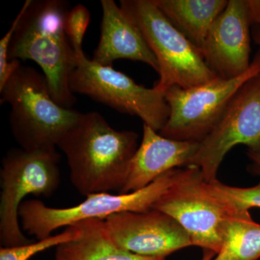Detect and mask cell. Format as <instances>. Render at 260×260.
<instances>
[{
  "label": "cell",
  "mask_w": 260,
  "mask_h": 260,
  "mask_svg": "<svg viewBox=\"0 0 260 260\" xmlns=\"http://www.w3.org/2000/svg\"><path fill=\"white\" fill-rule=\"evenodd\" d=\"M138 138L135 132L114 129L99 112L81 113L57 148L66 156L70 180L80 194L119 193L139 147Z\"/></svg>",
  "instance_id": "obj_1"
},
{
  "label": "cell",
  "mask_w": 260,
  "mask_h": 260,
  "mask_svg": "<svg viewBox=\"0 0 260 260\" xmlns=\"http://www.w3.org/2000/svg\"><path fill=\"white\" fill-rule=\"evenodd\" d=\"M22 8L23 15L8 49V61H35L47 78L54 102L73 109L76 98L70 90V78L76 68L78 54L65 32L69 3L26 0Z\"/></svg>",
  "instance_id": "obj_2"
},
{
  "label": "cell",
  "mask_w": 260,
  "mask_h": 260,
  "mask_svg": "<svg viewBox=\"0 0 260 260\" xmlns=\"http://www.w3.org/2000/svg\"><path fill=\"white\" fill-rule=\"evenodd\" d=\"M1 104L11 107L9 122L20 148L56 150L58 143L82 112L54 102L44 73L20 65L0 90Z\"/></svg>",
  "instance_id": "obj_3"
},
{
  "label": "cell",
  "mask_w": 260,
  "mask_h": 260,
  "mask_svg": "<svg viewBox=\"0 0 260 260\" xmlns=\"http://www.w3.org/2000/svg\"><path fill=\"white\" fill-rule=\"evenodd\" d=\"M217 180V179H216ZM216 180L205 181L199 168L179 169L174 184L154 205L185 229L192 246L218 254L223 246L225 227L231 218L242 214Z\"/></svg>",
  "instance_id": "obj_4"
},
{
  "label": "cell",
  "mask_w": 260,
  "mask_h": 260,
  "mask_svg": "<svg viewBox=\"0 0 260 260\" xmlns=\"http://www.w3.org/2000/svg\"><path fill=\"white\" fill-rule=\"evenodd\" d=\"M119 6L140 29L159 65L153 88L165 93L174 86L189 88L218 78L200 49L162 14L153 0H121Z\"/></svg>",
  "instance_id": "obj_5"
},
{
  "label": "cell",
  "mask_w": 260,
  "mask_h": 260,
  "mask_svg": "<svg viewBox=\"0 0 260 260\" xmlns=\"http://www.w3.org/2000/svg\"><path fill=\"white\" fill-rule=\"evenodd\" d=\"M57 150L10 149L2 160L0 243L2 247L26 245L19 221V208L28 194L50 197L60 184Z\"/></svg>",
  "instance_id": "obj_6"
},
{
  "label": "cell",
  "mask_w": 260,
  "mask_h": 260,
  "mask_svg": "<svg viewBox=\"0 0 260 260\" xmlns=\"http://www.w3.org/2000/svg\"><path fill=\"white\" fill-rule=\"evenodd\" d=\"M179 169H172L143 189L128 194L88 195L83 203L71 208H53L39 200H25L19 208V218L23 230L40 241L51 237L59 228L87 219L105 220L122 212L149 211L174 184Z\"/></svg>",
  "instance_id": "obj_7"
},
{
  "label": "cell",
  "mask_w": 260,
  "mask_h": 260,
  "mask_svg": "<svg viewBox=\"0 0 260 260\" xmlns=\"http://www.w3.org/2000/svg\"><path fill=\"white\" fill-rule=\"evenodd\" d=\"M77 54L76 68L70 78L73 93L86 95L118 112L138 116L155 131L162 129L170 113L164 93L138 85L112 67L90 60L83 51Z\"/></svg>",
  "instance_id": "obj_8"
},
{
  "label": "cell",
  "mask_w": 260,
  "mask_h": 260,
  "mask_svg": "<svg viewBox=\"0 0 260 260\" xmlns=\"http://www.w3.org/2000/svg\"><path fill=\"white\" fill-rule=\"evenodd\" d=\"M260 73V49L245 74L234 79L217 78L189 88L166 90L169 119L159 134L169 139L200 143L209 135L239 88Z\"/></svg>",
  "instance_id": "obj_9"
},
{
  "label": "cell",
  "mask_w": 260,
  "mask_h": 260,
  "mask_svg": "<svg viewBox=\"0 0 260 260\" xmlns=\"http://www.w3.org/2000/svg\"><path fill=\"white\" fill-rule=\"evenodd\" d=\"M237 145L260 150V73L247 80L232 98L216 125L199 143L187 167L199 168L208 182L216 180L224 157Z\"/></svg>",
  "instance_id": "obj_10"
},
{
  "label": "cell",
  "mask_w": 260,
  "mask_h": 260,
  "mask_svg": "<svg viewBox=\"0 0 260 260\" xmlns=\"http://www.w3.org/2000/svg\"><path fill=\"white\" fill-rule=\"evenodd\" d=\"M104 221L114 244L138 255L166 258L192 246L185 229L170 215L158 210L122 212Z\"/></svg>",
  "instance_id": "obj_11"
},
{
  "label": "cell",
  "mask_w": 260,
  "mask_h": 260,
  "mask_svg": "<svg viewBox=\"0 0 260 260\" xmlns=\"http://www.w3.org/2000/svg\"><path fill=\"white\" fill-rule=\"evenodd\" d=\"M251 26L248 0H229L200 49L205 63L218 78L234 79L249 70Z\"/></svg>",
  "instance_id": "obj_12"
},
{
  "label": "cell",
  "mask_w": 260,
  "mask_h": 260,
  "mask_svg": "<svg viewBox=\"0 0 260 260\" xmlns=\"http://www.w3.org/2000/svg\"><path fill=\"white\" fill-rule=\"evenodd\" d=\"M199 143L164 138L143 124V140L130 164L127 179L119 194L140 190L177 167H187Z\"/></svg>",
  "instance_id": "obj_13"
},
{
  "label": "cell",
  "mask_w": 260,
  "mask_h": 260,
  "mask_svg": "<svg viewBox=\"0 0 260 260\" xmlns=\"http://www.w3.org/2000/svg\"><path fill=\"white\" fill-rule=\"evenodd\" d=\"M101 5L100 40L92 60L107 67L117 59L141 61L158 73L156 57L134 22L114 0H102Z\"/></svg>",
  "instance_id": "obj_14"
},
{
  "label": "cell",
  "mask_w": 260,
  "mask_h": 260,
  "mask_svg": "<svg viewBox=\"0 0 260 260\" xmlns=\"http://www.w3.org/2000/svg\"><path fill=\"white\" fill-rule=\"evenodd\" d=\"M80 234L56 246L54 260H166L133 254L112 242L104 220L87 219L78 222Z\"/></svg>",
  "instance_id": "obj_15"
},
{
  "label": "cell",
  "mask_w": 260,
  "mask_h": 260,
  "mask_svg": "<svg viewBox=\"0 0 260 260\" xmlns=\"http://www.w3.org/2000/svg\"><path fill=\"white\" fill-rule=\"evenodd\" d=\"M169 21L198 49L229 0H153Z\"/></svg>",
  "instance_id": "obj_16"
},
{
  "label": "cell",
  "mask_w": 260,
  "mask_h": 260,
  "mask_svg": "<svg viewBox=\"0 0 260 260\" xmlns=\"http://www.w3.org/2000/svg\"><path fill=\"white\" fill-rule=\"evenodd\" d=\"M260 258V224L249 213L231 218L225 227L223 246L212 260H258Z\"/></svg>",
  "instance_id": "obj_17"
},
{
  "label": "cell",
  "mask_w": 260,
  "mask_h": 260,
  "mask_svg": "<svg viewBox=\"0 0 260 260\" xmlns=\"http://www.w3.org/2000/svg\"><path fill=\"white\" fill-rule=\"evenodd\" d=\"M80 234V228L75 223L67 227L64 232L56 236H51L43 240L32 242L26 245L14 247H1L0 260H28L32 256L68 242L76 237Z\"/></svg>",
  "instance_id": "obj_18"
},
{
  "label": "cell",
  "mask_w": 260,
  "mask_h": 260,
  "mask_svg": "<svg viewBox=\"0 0 260 260\" xmlns=\"http://www.w3.org/2000/svg\"><path fill=\"white\" fill-rule=\"evenodd\" d=\"M90 21V14L85 5L78 4L67 13L64 29L77 53L83 52V41Z\"/></svg>",
  "instance_id": "obj_19"
},
{
  "label": "cell",
  "mask_w": 260,
  "mask_h": 260,
  "mask_svg": "<svg viewBox=\"0 0 260 260\" xmlns=\"http://www.w3.org/2000/svg\"><path fill=\"white\" fill-rule=\"evenodd\" d=\"M216 184L234 202L241 213L249 212L251 208H260V181L255 186L246 188L225 185L218 179Z\"/></svg>",
  "instance_id": "obj_20"
},
{
  "label": "cell",
  "mask_w": 260,
  "mask_h": 260,
  "mask_svg": "<svg viewBox=\"0 0 260 260\" xmlns=\"http://www.w3.org/2000/svg\"><path fill=\"white\" fill-rule=\"evenodd\" d=\"M246 154L250 160L247 167L248 172L253 175L260 177V150L253 151V150H248Z\"/></svg>",
  "instance_id": "obj_21"
},
{
  "label": "cell",
  "mask_w": 260,
  "mask_h": 260,
  "mask_svg": "<svg viewBox=\"0 0 260 260\" xmlns=\"http://www.w3.org/2000/svg\"><path fill=\"white\" fill-rule=\"evenodd\" d=\"M251 24L260 27V0H248Z\"/></svg>",
  "instance_id": "obj_22"
},
{
  "label": "cell",
  "mask_w": 260,
  "mask_h": 260,
  "mask_svg": "<svg viewBox=\"0 0 260 260\" xmlns=\"http://www.w3.org/2000/svg\"><path fill=\"white\" fill-rule=\"evenodd\" d=\"M251 36L254 42L259 46L260 49V27L258 25H253L251 28Z\"/></svg>",
  "instance_id": "obj_23"
},
{
  "label": "cell",
  "mask_w": 260,
  "mask_h": 260,
  "mask_svg": "<svg viewBox=\"0 0 260 260\" xmlns=\"http://www.w3.org/2000/svg\"><path fill=\"white\" fill-rule=\"evenodd\" d=\"M216 254L213 251H204V255H203V259L202 260H212L215 257Z\"/></svg>",
  "instance_id": "obj_24"
}]
</instances>
